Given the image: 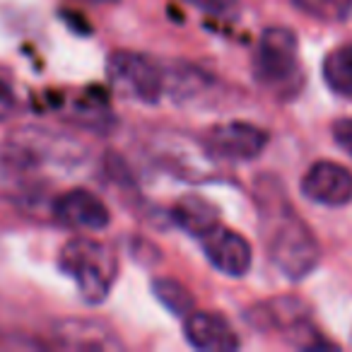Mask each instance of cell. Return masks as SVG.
<instances>
[{
    "instance_id": "13",
    "label": "cell",
    "mask_w": 352,
    "mask_h": 352,
    "mask_svg": "<svg viewBox=\"0 0 352 352\" xmlns=\"http://www.w3.org/2000/svg\"><path fill=\"white\" fill-rule=\"evenodd\" d=\"M212 87V78L203 68L191 63H179L164 70V94H169L176 104L196 102L203 92Z\"/></svg>"
},
{
    "instance_id": "12",
    "label": "cell",
    "mask_w": 352,
    "mask_h": 352,
    "mask_svg": "<svg viewBox=\"0 0 352 352\" xmlns=\"http://www.w3.org/2000/svg\"><path fill=\"white\" fill-rule=\"evenodd\" d=\"M171 222L186 234L203 239L208 232L220 225V210L198 193H188L171 206Z\"/></svg>"
},
{
    "instance_id": "10",
    "label": "cell",
    "mask_w": 352,
    "mask_h": 352,
    "mask_svg": "<svg viewBox=\"0 0 352 352\" xmlns=\"http://www.w3.org/2000/svg\"><path fill=\"white\" fill-rule=\"evenodd\" d=\"M203 254H206L208 263L222 275L230 278H244L251 268V244L239 234V232L230 230V227L217 225L201 239Z\"/></svg>"
},
{
    "instance_id": "2",
    "label": "cell",
    "mask_w": 352,
    "mask_h": 352,
    "mask_svg": "<svg viewBox=\"0 0 352 352\" xmlns=\"http://www.w3.org/2000/svg\"><path fill=\"white\" fill-rule=\"evenodd\" d=\"M58 265L65 275L75 280L85 302L92 307L107 302L118 270L116 254L107 244L89 239V236H73L60 249Z\"/></svg>"
},
{
    "instance_id": "7",
    "label": "cell",
    "mask_w": 352,
    "mask_h": 352,
    "mask_svg": "<svg viewBox=\"0 0 352 352\" xmlns=\"http://www.w3.org/2000/svg\"><path fill=\"white\" fill-rule=\"evenodd\" d=\"M299 191L316 206L342 208L352 203V171L338 162H314L302 176Z\"/></svg>"
},
{
    "instance_id": "1",
    "label": "cell",
    "mask_w": 352,
    "mask_h": 352,
    "mask_svg": "<svg viewBox=\"0 0 352 352\" xmlns=\"http://www.w3.org/2000/svg\"><path fill=\"white\" fill-rule=\"evenodd\" d=\"M254 193L265 251H268L273 265L294 283L311 275L321 261V246H318L311 227L289 206L283 184L275 176H258Z\"/></svg>"
},
{
    "instance_id": "11",
    "label": "cell",
    "mask_w": 352,
    "mask_h": 352,
    "mask_svg": "<svg viewBox=\"0 0 352 352\" xmlns=\"http://www.w3.org/2000/svg\"><path fill=\"white\" fill-rule=\"evenodd\" d=\"M184 338L191 347L203 352H232L239 347V338L232 326L210 311H191L184 318Z\"/></svg>"
},
{
    "instance_id": "15",
    "label": "cell",
    "mask_w": 352,
    "mask_h": 352,
    "mask_svg": "<svg viewBox=\"0 0 352 352\" xmlns=\"http://www.w3.org/2000/svg\"><path fill=\"white\" fill-rule=\"evenodd\" d=\"M150 289H152V294H155L157 302H160L169 314H174V316L186 318L188 314L193 311V307H196V299H193L191 289L174 278H155L150 285Z\"/></svg>"
},
{
    "instance_id": "6",
    "label": "cell",
    "mask_w": 352,
    "mask_h": 352,
    "mask_svg": "<svg viewBox=\"0 0 352 352\" xmlns=\"http://www.w3.org/2000/svg\"><path fill=\"white\" fill-rule=\"evenodd\" d=\"M244 321L258 333H287V336H314L311 309L299 297H273L256 302L246 309Z\"/></svg>"
},
{
    "instance_id": "3",
    "label": "cell",
    "mask_w": 352,
    "mask_h": 352,
    "mask_svg": "<svg viewBox=\"0 0 352 352\" xmlns=\"http://www.w3.org/2000/svg\"><path fill=\"white\" fill-rule=\"evenodd\" d=\"M254 78L261 87L278 97H292L302 87L299 39L287 27H268L261 32L254 56Z\"/></svg>"
},
{
    "instance_id": "5",
    "label": "cell",
    "mask_w": 352,
    "mask_h": 352,
    "mask_svg": "<svg viewBox=\"0 0 352 352\" xmlns=\"http://www.w3.org/2000/svg\"><path fill=\"white\" fill-rule=\"evenodd\" d=\"M201 145L215 162H251L268 147V133L249 121H227L208 128Z\"/></svg>"
},
{
    "instance_id": "8",
    "label": "cell",
    "mask_w": 352,
    "mask_h": 352,
    "mask_svg": "<svg viewBox=\"0 0 352 352\" xmlns=\"http://www.w3.org/2000/svg\"><path fill=\"white\" fill-rule=\"evenodd\" d=\"M54 217L58 225L80 232H102L111 225L107 203L87 188H70L54 201Z\"/></svg>"
},
{
    "instance_id": "4",
    "label": "cell",
    "mask_w": 352,
    "mask_h": 352,
    "mask_svg": "<svg viewBox=\"0 0 352 352\" xmlns=\"http://www.w3.org/2000/svg\"><path fill=\"white\" fill-rule=\"evenodd\" d=\"M109 82L123 94L142 104H157L164 97V68L150 56L135 51H113L107 58Z\"/></svg>"
},
{
    "instance_id": "14",
    "label": "cell",
    "mask_w": 352,
    "mask_h": 352,
    "mask_svg": "<svg viewBox=\"0 0 352 352\" xmlns=\"http://www.w3.org/2000/svg\"><path fill=\"white\" fill-rule=\"evenodd\" d=\"M323 80L331 92L352 99V44L338 46L323 58Z\"/></svg>"
},
{
    "instance_id": "20",
    "label": "cell",
    "mask_w": 352,
    "mask_h": 352,
    "mask_svg": "<svg viewBox=\"0 0 352 352\" xmlns=\"http://www.w3.org/2000/svg\"><path fill=\"white\" fill-rule=\"evenodd\" d=\"M87 3H97V6H111V3H118V0H87Z\"/></svg>"
},
{
    "instance_id": "19",
    "label": "cell",
    "mask_w": 352,
    "mask_h": 352,
    "mask_svg": "<svg viewBox=\"0 0 352 352\" xmlns=\"http://www.w3.org/2000/svg\"><path fill=\"white\" fill-rule=\"evenodd\" d=\"M15 94L6 82H0V118H8L15 111Z\"/></svg>"
},
{
    "instance_id": "9",
    "label": "cell",
    "mask_w": 352,
    "mask_h": 352,
    "mask_svg": "<svg viewBox=\"0 0 352 352\" xmlns=\"http://www.w3.org/2000/svg\"><path fill=\"white\" fill-rule=\"evenodd\" d=\"M56 347L60 350H89V352H111L123 350L118 333L109 323L99 318H63L51 331Z\"/></svg>"
},
{
    "instance_id": "17",
    "label": "cell",
    "mask_w": 352,
    "mask_h": 352,
    "mask_svg": "<svg viewBox=\"0 0 352 352\" xmlns=\"http://www.w3.org/2000/svg\"><path fill=\"white\" fill-rule=\"evenodd\" d=\"M188 6L198 8V10L208 12L212 17H220V20H232L241 12L239 0H184Z\"/></svg>"
},
{
    "instance_id": "18",
    "label": "cell",
    "mask_w": 352,
    "mask_h": 352,
    "mask_svg": "<svg viewBox=\"0 0 352 352\" xmlns=\"http://www.w3.org/2000/svg\"><path fill=\"white\" fill-rule=\"evenodd\" d=\"M331 133H333V140L336 145L340 147L345 155L352 157V118L350 116H342V118H336L331 126Z\"/></svg>"
},
{
    "instance_id": "16",
    "label": "cell",
    "mask_w": 352,
    "mask_h": 352,
    "mask_svg": "<svg viewBox=\"0 0 352 352\" xmlns=\"http://www.w3.org/2000/svg\"><path fill=\"white\" fill-rule=\"evenodd\" d=\"M299 12L314 17V20L338 25L352 15V0H292Z\"/></svg>"
}]
</instances>
